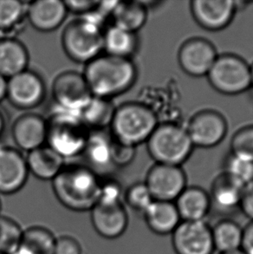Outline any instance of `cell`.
Here are the masks:
<instances>
[{
    "label": "cell",
    "mask_w": 253,
    "mask_h": 254,
    "mask_svg": "<svg viewBox=\"0 0 253 254\" xmlns=\"http://www.w3.org/2000/svg\"><path fill=\"white\" fill-rule=\"evenodd\" d=\"M134 156H135L134 147L123 143L112 136L111 159L115 168H124L129 165L130 163L133 162Z\"/></svg>",
    "instance_id": "d590c367"
},
{
    "label": "cell",
    "mask_w": 253,
    "mask_h": 254,
    "mask_svg": "<svg viewBox=\"0 0 253 254\" xmlns=\"http://www.w3.org/2000/svg\"><path fill=\"white\" fill-rule=\"evenodd\" d=\"M212 241L215 251L226 254L241 249L243 227L234 220H222L212 227Z\"/></svg>",
    "instance_id": "4316f807"
},
{
    "label": "cell",
    "mask_w": 253,
    "mask_h": 254,
    "mask_svg": "<svg viewBox=\"0 0 253 254\" xmlns=\"http://www.w3.org/2000/svg\"><path fill=\"white\" fill-rule=\"evenodd\" d=\"M0 211H1V201H0Z\"/></svg>",
    "instance_id": "f6af8a7d"
},
{
    "label": "cell",
    "mask_w": 253,
    "mask_h": 254,
    "mask_svg": "<svg viewBox=\"0 0 253 254\" xmlns=\"http://www.w3.org/2000/svg\"><path fill=\"white\" fill-rule=\"evenodd\" d=\"M26 16V6L18 0H0V32L17 27Z\"/></svg>",
    "instance_id": "4dcf8cb0"
},
{
    "label": "cell",
    "mask_w": 253,
    "mask_h": 254,
    "mask_svg": "<svg viewBox=\"0 0 253 254\" xmlns=\"http://www.w3.org/2000/svg\"><path fill=\"white\" fill-rule=\"evenodd\" d=\"M240 210L250 221H253V182L244 187Z\"/></svg>",
    "instance_id": "f35d334b"
},
{
    "label": "cell",
    "mask_w": 253,
    "mask_h": 254,
    "mask_svg": "<svg viewBox=\"0 0 253 254\" xmlns=\"http://www.w3.org/2000/svg\"><path fill=\"white\" fill-rule=\"evenodd\" d=\"M147 227L158 235L174 233L182 220L175 202L154 200L142 214Z\"/></svg>",
    "instance_id": "cb8c5ba5"
},
{
    "label": "cell",
    "mask_w": 253,
    "mask_h": 254,
    "mask_svg": "<svg viewBox=\"0 0 253 254\" xmlns=\"http://www.w3.org/2000/svg\"><path fill=\"white\" fill-rule=\"evenodd\" d=\"M64 3L68 12H72V13L82 16L89 13L91 10H95L98 4V1L68 0V1H64Z\"/></svg>",
    "instance_id": "74e56055"
},
{
    "label": "cell",
    "mask_w": 253,
    "mask_h": 254,
    "mask_svg": "<svg viewBox=\"0 0 253 254\" xmlns=\"http://www.w3.org/2000/svg\"><path fill=\"white\" fill-rule=\"evenodd\" d=\"M230 153L253 161V125L241 127L233 134Z\"/></svg>",
    "instance_id": "836d02e7"
},
{
    "label": "cell",
    "mask_w": 253,
    "mask_h": 254,
    "mask_svg": "<svg viewBox=\"0 0 253 254\" xmlns=\"http://www.w3.org/2000/svg\"><path fill=\"white\" fill-rule=\"evenodd\" d=\"M46 123L49 147L64 159L82 155L90 130L78 114L56 107Z\"/></svg>",
    "instance_id": "5b68a950"
},
{
    "label": "cell",
    "mask_w": 253,
    "mask_h": 254,
    "mask_svg": "<svg viewBox=\"0 0 253 254\" xmlns=\"http://www.w3.org/2000/svg\"><path fill=\"white\" fill-rule=\"evenodd\" d=\"M154 200L171 201L183 192L187 186V176L182 167L155 163L144 182Z\"/></svg>",
    "instance_id": "8fae6325"
},
{
    "label": "cell",
    "mask_w": 253,
    "mask_h": 254,
    "mask_svg": "<svg viewBox=\"0 0 253 254\" xmlns=\"http://www.w3.org/2000/svg\"><path fill=\"white\" fill-rule=\"evenodd\" d=\"M124 192L120 183L113 180H102L101 187H100L99 198L98 202L99 205H117L122 202V197ZM96 204V205H97Z\"/></svg>",
    "instance_id": "e575fe53"
},
{
    "label": "cell",
    "mask_w": 253,
    "mask_h": 254,
    "mask_svg": "<svg viewBox=\"0 0 253 254\" xmlns=\"http://www.w3.org/2000/svg\"><path fill=\"white\" fill-rule=\"evenodd\" d=\"M57 237L52 231L35 226L24 231L16 254H54Z\"/></svg>",
    "instance_id": "f1b7e54d"
},
{
    "label": "cell",
    "mask_w": 253,
    "mask_h": 254,
    "mask_svg": "<svg viewBox=\"0 0 253 254\" xmlns=\"http://www.w3.org/2000/svg\"><path fill=\"white\" fill-rule=\"evenodd\" d=\"M12 137L17 148L26 152L45 146L47 139L46 119L40 115L26 113L15 121Z\"/></svg>",
    "instance_id": "e0dca14e"
},
{
    "label": "cell",
    "mask_w": 253,
    "mask_h": 254,
    "mask_svg": "<svg viewBox=\"0 0 253 254\" xmlns=\"http://www.w3.org/2000/svg\"><path fill=\"white\" fill-rule=\"evenodd\" d=\"M223 173L242 185H247L253 182V161L229 153L224 161Z\"/></svg>",
    "instance_id": "1f68e13d"
},
{
    "label": "cell",
    "mask_w": 253,
    "mask_h": 254,
    "mask_svg": "<svg viewBox=\"0 0 253 254\" xmlns=\"http://www.w3.org/2000/svg\"><path fill=\"white\" fill-rule=\"evenodd\" d=\"M25 159L29 173L42 181L52 182L65 166L64 158L48 145L28 152Z\"/></svg>",
    "instance_id": "603a6c76"
},
{
    "label": "cell",
    "mask_w": 253,
    "mask_h": 254,
    "mask_svg": "<svg viewBox=\"0 0 253 254\" xmlns=\"http://www.w3.org/2000/svg\"><path fill=\"white\" fill-rule=\"evenodd\" d=\"M64 1L39 0L28 3L26 17L31 26L42 32L59 29L67 17Z\"/></svg>",
    "instance_id": "ac0fdd59"
},
{
    "label": "cell",
    "mask_w": 253,
    "mask_h": 254,
    "mask_svg": "<svg viewBox=\"0 0 253 254\" xmlns=\"http://www.w3.org/2000/svg\"><path fill=\"white\" fill-rule=\"evenodd\" d=\"M24 230L20 225L9 217L0 215V252L16 254L19 248Z\"/></svg>",
    "instance_id": "f546056e"
},
{
    "label": "cell",
    "mask_w": 253,
    "mask_h": 254,
    "mask_svg": "<svg viewBox=\"0 0 253 254\" xmlns=\"http://www.w3.org/2000/svg\"><path fill=\"white\" fill-rule=\"evenodd\" d=\"M175 204L182 221L205 220L212 211L208 192L198 187H187Z\"/></svg>",
    "instance_id": "44dd1931"
},
{
    "label": "cell",
    "mask_w": 253,
    "mask_h": 254,
    "mask_svg": "<svg viewBox=\"0 0 253 254\" xmlns=\"http://www.w3.org/2000/svg\"><path fill=\"white\" fill-rule=\"evenodd\" d=\"M218 53L207 39L192 38L182 44L178 52V62L182 70L192 77L206 76Z\"/></svg>",
    "instance_id": "4fadbf2b"
},
{
    "label": "cell",
    "mask_w": 253,
    "mask_h": 254,
    "mask_svg": "<svg viewBox=\"0 0 253 254\" xmlns=\"http://www.w3.org/2000/svg\"><path fill=\"white\" fill-rule=\"evenodd\" d=\"M111 134L105 130H91L82 155L86 166L96 174H105L114 169L111 159Z\"/></svg>",
    "instance_id": "ffe728a7"
},
{
    "label": "cell",
    "mask_w": 253,
    "mask_h": 254,
    "mask_svg": "<svg viewBox=\"0 0 253 254\" xmlns=\"http://www.w3.org/2000/svg\"><path fill=\"white\" fill-rule=\"evenodd\" d=\"M158 124L157 116L150 107L139 102H128L116 108L110 134L121 142L135 148L147 142Z\"/></svg>",
    "instance_id": "277c9868"
},
{
    "label": "cell",
    "mask_w": 253,
    "mask_h": 254,
    "mask_svg": "<svg viewBox=\"0 0 253 254\" xmlns=\"http://www.w3.org/2000/svg\"><path fill=\"white\" fill-rule=\"evenodd\" d=\"M244 187L225 173L218 175L208 192L212 209L222 213L240 209Z\"/></svg>",
    "instance_id": "d6986e66"
},
{
    "label": "cell",
    "mask_w": 253,
    "mask_h": 254,
    "mask_svg": "<svg viewBox=\"0 0 253 254\" xmlns=\"http://www.w3.org/2000/svg\"><path fill=\"white\" fill-rule=\"evenodd\" d=\"M90 219L96 233L107 240L120 238L128 227V214L123 203L97 204L90 211Z\"/></svg>",
    "instance_id": "2e32d148"
},
{
    "label": "cell",
    "mask_w": 253,
    "mask_h": 254,
    "mask_svg": "<svg viewBox=\"0 0 253 254\" xmlns=\"http://www.w3.org/2000/svg\"><path fill=\"white\" fill-rule=\"evenodd\" d=\"M0 254H3V253H1V252H0Z\"/></svg>",
    "instance_id": "bcb514c9"
},
{
    "label": "cell",
    "mask_w": 253,
    "mask_h": 254,
    "mask_svg": "<svg viewBox=\"0 0 253 254\" xmlns=\"http://www.w3.org/2000/svg\"><path fill=\"white\" fill-rule=\"evenodd\" d=\"M172 235L176 254H213L212 227L206 220L182 221Z\"/></svg>",
    "instance_id": "9c48e42d"
},
{
    "label": "cell",
    "mask_w": 253,
    "mask_h": 254,
    "mask_svg": "<svg viewBox=\"0 0 253 254\" xmlns=\"http://www.w3.org/2000/svg\"><path fill=\"white\" fill-rule=\"evenodd\" d=\"M45 96L46 87L44 80L38 73L30 69L7 79V100L17 109H35L44 102Z\"/></svg>",
    "instance_id": "30bf717a"
},
{
    "label": "cell",
    "mask_w": 253,
    "mask_h": 254,
    "mask_svg": "<svg viewBox=\"0 0 253 254\" xmlns=\"http://www.w3.org/2000/svg\"><path fill=\"white\" fill-rule=\"evenodd\" d=\"M7 79L0 75V103L6 98Z\"/></svg>",
    "instance_id": "60d3db41"
},
{
    "label": "cell",
    "mask_w": 253,
    "mask_h": 254,
    "mask_svg": "<svg viewBox=\"0 0 253 254\" xmlns=\"http://www.w3.org/2000/svg\"><path fill=\"white\" fill-rule=\"evenodd\" d=\"M112 18L114 25L137 33L147 22V8L140 1H119Z\"/></svg>",
    "instance_id": "83f0119b"
},
{
    "label": "cell",
    "mask_w": 253,
    "mask_h": 254,
    "mask_svg": "<svg viewBox=\"0 0 253 254\" xmlns=\"http://www.w3.org/2000/svg\"><path fill=\"white\" fill-rule=\"evenodd\" d=\"M82 74L93 96L112 99L133 87L138 72L132 59L101 54L86 64Z\"/></svg>",
    "instance_id": "7a4b0ae2"
},
{
    "label": "cell",
    "mask_w": 253,
    "mask_h": 254,
    "mask_svg": "<svg viewBox=\"0 0 253 254\" xmlns=\"http://www.w3.org/2000/svg\"><path fill=\"white\" fill-rule=\"evenodd\" d=\"M139 49L137 33L116 25L107 28L103 33V51L105 54L121 59H132Z\"/></svg>",
    "instance_id": "d4e9b609"
},
{
    "label": "cell",
    "mask_w": 253,
    "mask_h": 254,
    "mask_svg": "<svg viewBox=\"0 0 253 254\" xmlns=\"http://www.w3.org/2000/svg\"><path fill=\"white\" fill-rule=\"evenodd\" d=\"M52 96L56 107L79 115L94 96L83 74L68 70L56 77Z\"/></svg>",
    "instance_id": "ba28073f"
},
{
    "label": "cell",
    "mask_w": 253,
    "mask_h": 254,
    "mask_svg": "<svg viewBox=\"0 0 253 254\" xmlns=\"http://www.w3.org/2000/svg\"><path fill=\"white\" fill-rule=\"evenodd\" d=\"M105 22L99 12L93 10L67 24L63 31L62 45L68 59L87 64L101 55Z\"/></svg>",
    "instance_id": "3957f363"
},
{
    "label": "cell",
    "mask_w": 253,
    "mask_h": 254,
    "mask_svg": "<svg viewBox=\"0 0 253 254\" xmlns=\"http://www.w3.org/2000/svg\"><path fill=\"white\" fill-rule=\"evenodd\" d=\"M241 250L246 254H253V221L243 227Z\"/></svg>",
    "instance_id": "ab89813d"
},
{
    "label": "cell",
    "mask_w": 253,
    "mask_h": 254,
    "mask_svg": "<svg viewBox=\"0 0 253 254\" xmlns=\"http://www.w3.org/2000/svg\"><path fill=\"white\" fill-rule=\"evenodd\" d=\"M29 52L22 42L11 37L0 38V75L9 79L28 69Z\"/></svg>",
    "instance_id": "7402d4cb"
},
{
    "label": "cell",
    "mask_w": 253,
    "mask_h": 254,
    "mask_svg": "<svg viewBox=\"0 0 253 254\" xmlns=\"http://www.w3.org/2000/svg\"><path fill=\"white\" fill-rule=\"evenodd\" d=\"M250 72H251V88L253 89V64L250 65Z\"/></svg>",
    "instance_id": "7bdbcfd3"
},
{
    "label": "cell",
    "mask_w": 253,
    "mask_h": 254,
    "mask_svg": "<svg viewBox=\"0 0 253 254\" xmlns=\"http://www.w3.org/2000/svg\"><path fill=\"white\" fill-rule=\"evenodd\" d=\"M124 199L131 209L143 214L154 199L144 182L130 186L124 193Z\"/></svg>",
    "instance_id": "d6a6232c"
},
{
    "label": "cell",
    "mask_w": 253,
    "mask_h": 254,
    "mask_svg": "<svg viewBox=\"0 0 253 254\" xmlns=\"http://www.w3.org/2000/svg\"><path fill=\"white\" fill-rule=\"evenodd\" d=\"M102 179L86 165L64 166L52 181V189L59 202L74 212L91 211L98 202Z\"/></svg>",
    "instance_id": "6da1fadb"
},
{
    "label": "cell",
    "mask_w": 253,
    "mask_h": 254,
    "mask_svg": "<svg viewBox=\"0 0 253 254\" xmlns=\"http://www.w3.org/2000/svg\"><path fill=\"white\" fill-rule=\"evenodd\" d=\"M190 10L195 22L209 31L227 27L238 10L236 1L233 0H193Z\"/></svg>",
    "instance_id": "5bb4252c"
},
{
    "label": "cell",
    "mask_w": 253,
    "mask_h": 254,
    "mask_svg": "<svg viewBox=\"0 0 253 254\" xmlns=\"http://www.w3.org/2000/svg\"><path fill=\"white\" fill-rule=\"evenodd\" d=\"M54 254H82V248L75 238L63 235L56 240Z\"/></svg>",
    "instance_id": "8d00e7d4"
},
{
    "label": "cell",
    "mask_w": 253,
    "mask_h": 254,
    "mask_svg": "<svg viewBox=\"0 0 253 254\" xmlns=\"http://www.w3.org/2000/svg\"><path fill=\"white\" fill-rule=\"evenodd\" d=\"M246 254L244 253L241 249L240 250H237V251L231 252V253H226V254Z\"/></svg>",
    "instance_id": "ee69618b"
},
{
    "label": "cell",
    "mask_w": 253,
    "mask_h": 254,
    "mask_svg": "<svg viewBox=\"0 0 253 254\" xmlns=\"http://www.w3.org/2000/svg\"><path fill=\"white\" fill-rule=\"evenodd\" d=\"M186 129L194 148H214L226 137L227 123L215 110H202L191 117Z\"/></svg>",
    "instance_id": "7c38bea8"
},
{
    "label": "cell",
    "mask_w": 253,
    "mask_h": 254,
    "mask_svg": "<svg viewBox=\"0 0 253 254\" xmlns=\"http://www.w3.org/2000/svg\"><path fill=\"white\" fill-rule=\"evenodd\" d=\"M5 127H6V118H5V116L3 113V111L0 110V138L3 136Z\"/></svg>",
    "instance_id": "b9f144b4"
},
{
    "label": "cell",
    "mask_w": 253,
    "mask_h": 254,
    "mask_svg": "<svg viewBox=\"0 0 253 254\" xmlns=\"http://www.w3.org/2000/svg\"><path fill=\"white\" fill-rule=\"evenodd\" d=\"M146 143L156 163L178 167L189 160L194 148L185 127L171 123L158 124Z\"/></svg>",
    "instance_id": "8992f818"
},
{
    "label": "cell",
    "mask_w": 253,
    "mask_h": 254,
    "mask_svg": "<svg viewBox=\"0 0 253 254\" xmlns=\"http://www.w3.org/2000/svg\"><path fill=\"white\" fill-rule=\"evenodd\" d=\"M116 108L111 99L93 96L79 116L89 130H104L110 127Z\"/></svg>",
    "instance_id": "484cf974"
},
{
    "label": "cell",
    "mask_w": 253,
    "mask_h": 254,
    "mask_svg": "<svg viewBox=\"0 0 253 254\" xmlns=\"http://www.w3.org/2000/svg\"><path fill=\"white\" fill-rule=\"evenodd\" d=\"M26 159L17 148L0 147V194L20 191L29 175Z\"/></svg>",
    "instance_id": "9a60e30c"
},
{
    "label": "cell",
    "mask_w": 253,
    "mask_h": 254,
    "mask_svg": "<svg viewBox=\"0 0 253 254\" xmlns=\"http://www.w3.org/2000/svg\"><path fill=\"white\" fill-rule=\"evenodd\" d=\"M206 77L213 89L226 96H236L251 89L250 65L234 54L218 55Z\"/></svg>",
    "instance_id": "52a82bcc"
}]
</instances>
